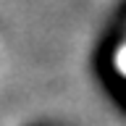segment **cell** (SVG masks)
<instances>
[{"label":"cell","mask_w":126,"mask_h":126,"mask_svg":"<svg viewBox=\"0 0 126 126\" xmlns=\"http://www.w3.org/2000/svg\"><path fill=\"white\" fill-rule=\"evenodd\" d=\"M124 45H126V39H124Z\"/></svg>","instance_id":"obj_1"}]
</instances>
